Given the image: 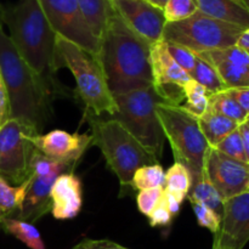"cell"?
<instances>
[{
    "label": "cell",
    "instance_id": "cell-4",
    "mask_svg": "<svg viewBox=\"0 0 249 249\" xmlns=\"http://www.w3.org/2000/svg\"><path fill=\"white\" fill-rule=\"evenodd\" d=\"M84 118L91 129L92 142L101 150L122 187L131 184L134 173L139 168L160 163L116 119L97 117L88 109Z\"/></svg>",
    "mask_w": 249,
    "mask_h": 249
},
{
    "label": "cell",
    "instance_id": "cell-20",
    "mask_svg": "<svg viewBox=\"0 0 249 249\" xmlns=\"http://www.w3.org/2000/svg\"><path fill=\"white\" fill-rule=\"evenodd\" d=\"M77 2L90 29L100 40L116 12L112 0H77Z\"/></svg>",
    "mask_w": 249,
    "mask_h": 249
},
{
    "label": "cell",
    "instance_id": "cell-35",
    "mask_svg": "<svg viewBox=\"0 0 249 249\" xmlns=\"http://www.w3.org/2000/svg\"><path fill=\"white\" fill-rule=\"evenodd\" d=\"M147 218L150 220V225L152 228H160V226L170 225V223L173 220V215L169 211V207H168L164 194H163L160 203L148 214Z\"/></svg>",
    "mask_w": 249,
    "mask_h": 249
},
{
    "label": "cell",
    "instance_id": "cell-42",
    "mask_svg": "<svg viewBox=\"0 0 249 249\" xmlns=\"http://www.w3.org/2000/svg\"><path fill=\"white\" fill-rule=\"evenodd\" d=\"M147 2H150V4H152L153 6L158 7V9L163 10V7L165 6V4H167L168 0H146Z\"/></svg>",
    "mask_w": 249,
    "mask_h": 249
},
{
    "label": "cell",
    "instance_id": "cell-36",
    "mask_svg": "<svg viewBox=\"0 0 249 249\" xmlns=\"http://www.w3.org/2000/svg\"><path fill=\"white\" fill-rule=\"evenodd\" d=\"M72 249H129L109 240H91L84 238Z\"/></svg>",
    "mask_w": 249,
    "mask_h": 249
},
{
    "label": "cell",
    "instance_id": "cell-46",
    "mask_svg": "<svg viewBox=\"0 0 249 249\" xmlns=\"http://www.w3.org/2000/svg\"><path fill=\"white\" fill-rule=\"evenodd\" d=\"M247 122H249V116H248V121Z\"/></svg>",
    "mask_w": 249,
    "mask_h": 249
},
{
    "label": "cell",
    "instance_id": "cell-43",
    "mask_svg": "<svg viewBox=\"0 0 249 249\" xmlns=\"http://www.w3.org/2000/svg\"><path fill=\"white\" fill-rule=\"evenodd\" d=\"M240 1L242 2L243 6H245L246 9L248 10V12H249V0H240Z\"/></svg>",
    "mask_w": 249,
    "mask_h": 249
},
{
    "label": "cell",
    "instance_id": "cell-5",
    "mask_svg": "<svg viewBox=\"0 0 249 249\" xmlns=\"http://www.w3.org/2000/svg\"><path fill=\"white\" fill-rule=\"evenodd\" d=\"M56 50L60 60L72 72L77 94L88 111L97 117H113L118 112V107L99 60L58 36H56Z\"/></svg>",
    "mask_w": 249,
    "mask_h": 249
},
{
    "label": "cell",
    "instance_id": "cell-3",
    "mask_svg": "<svg viewBox=\"0 0 249 249\" xmlns=\"http://www.w3.org/2000/svg\"><path fill=\"white\" fill-rule=\"evenodd\" d=\"M2 23L24 62L49 84L57 70L56 33L51 28L39 0H19L14 6L2 7ZM61 61V60H60Z\"/></svg>",
    "mask_w": 249,
    "mask_h": 249
},
{
    "label": "cell",
    "instance_id": "cell-1",
    "mask_svg": "<svg viewBox=\"0 0 249 249\" xmlns=\"http://www.w3.org/2000/svg\"><path fill=\"white\" fill-rule=\"evenodd\" d=\"M150 46L114 12L100 39L99 53V62L113 96L152 87Z\"/></svg>",
    "mask_w": 249,
    "mask_h": 249
},
{
    "label": "cell",
    "instance_id": "cell-27",
    "mask_svg": "<svg viewBox=\"0 0 249 249\" xmlns=\"http://www.w3.org/2000/svg\"><path fill=\"white\" fill-rule=\"evenodd\" d=\"M191 189V175L186 167L175 162L165 173L164 190L175 197L180 204L189 195Z\"/></svg>",
    "mask_w": 249,
    "mask_h": 249
},
{
    "label": "cell",
    "instance_id": "cell-10",
    "mask_svg": "<svg viewBox=\"0 0 249 249\" xmlns=\"http://www.w3.org/2000/svg\"><path fill=\"white\" fill-rule=\"evenodd\" d=\"M56 36L75 44L99 60L100 40L85 21L77 0H39Z\"/></svg>",
    "mask_w": 249,
    "mask_h": 249
},
{
    "label": "cell",
    "instance_id": "cell-14",
    "mask_svg": "<svg viewBox=\"0 0 249 249\" xmlns=\"http://www.w3.org/2000/svg\"><path fill=\"white\" fill-rule=\"evenodd\" d=\"M36 150L53 160L77 164L78 160L92 142L91 135L71 134L65 130H53L32 138Z\"/></svg>",
    "mask_w": 249,
    "mask_h": 249
},
{
    "label": "cell",
    "instance_id": "cell-22",
    "mask_svg": "<svg viewBox=\"0 0 249 249\" xmlns=\"http://www.w3.org/2000/svg\"><path fill=\"white\" fill-rule=\"evenodd\" d=\"M32 179L33 175H29L21 185L12 186L0 178V214L2 218H16L18 215Z\"/></svg>",
    "mask_w": 249,
    "mask_h": 249
},
{
    "label": "cell",
    "instance_id": "cell-11",
    "mask_svg": "<svg viewBox=\"0 0 249 249\" xmlns=\"http://www.w3.org/2000/svg\"><path fill=\"white\" fill-rule=\"evenodd\" d=\"M204 173L225 202L249 191V164L228 157L209 147L204 162Z\"/></svg>",
    "mask_w": 249,
    "mask_h": 249
},
{
    "label": "cell",
    "instance_id": "cell-41",
    "mask_svg": "<svg viewBox=\"0 0 249 249\" xmlns=\"http://www.w3.org/2000/svg\"><path fill=\"white\" fill-rule=\"evenodd\" d=\"M236 46L249 53V28L245 29V31L241 33L240 38L237 39V43H236Z\"/></svg>",
    "mask_w": 249,
    "mask_h": 249
},
{
    "label": "cell",
    "instance_id": "cell-44",
    "mask_svg": "<svg viewBox=\"0 0 249 249\" xmlns=\"http://www.w3.org/2000/svg\"><path fill=\"white\" fill-rule=\"evenodd\" d=\"M2 21V7L0 6V22Z\"/></svg>",
    "mask_w": 249,
    "mask_h": 249
},
{
    "label": "cell",
    "instance_id": "cell-8",
    "mask_svg": "<svg viewBox=\"0 0 249 249\" xmlns=\"http://www.w3.org/2000/svg\"><path fill=\"white\" fill-rule=\"evenodd\" d=\"M243 31L242 27L197 11L189 18L165 24L163 40L180 44L195 53H202L235 46Z\"/></svg>",
    "mask_w": 249,
    "mask_h": 249
},
{
    "label": "cell",
    "instance_id": "cell-23",
    "mask_svg": "<svg viewBox=\"0 0 249 249\" xmlns=\"http://www.w3.org/2000/svg\"><path fill=\"white\" fill-rule=\"evenodd\" d=\"M187 198L190 202H197V203L208 207L221 218L224 211V201L215 187L209 181L204 170L201 177L191 181V189L187 195Z\"/></svg>",
    "mask_w": 249,
    "mask_h": 249
},
{
    "label": "cell",
    "instance_id": "cell-47",
    "mask_svg": "<svg viewBox=\"0 0 249 249\" xmlns=\"http://www.w3.org/2000/svg\"><path fill=\"white\" fill-rule=\"evenodd\" d=\"M212 249H215V248H214V247H212Z\"/></svg>",
    "mask_w": 249,
    "mask_h": 249
},
{
    "label": "cell",
    "instance_id": "cell-26",
    "mask_svg": "<svg viewBox=\"0 0 249 249\" xmlns=\"http://www.w3.org/2000/svg\"><path fill=\"white\" fill-rule=\"evenodd\" d=\"M190 78L201 84L207 90L209 96L226 90L225 84L223 83L215 68L208 61L198 55L196 57V65H195L194 71L190 73Z\"/></svg>",
    "mask_w": 249,
    "mask_h": 249
},
{
    "label": "cell",
    "instance_id": "cell-48",
    "mask_svg": "<svg viewBox=\"0 0 249 249\" xmlns=\"http://www.w3.org/2000/svg\"><path fill=\"white\" fill-rule=\"evenodd\" d=\"M237 1H240V0H237ZM240 2H241V1H240Z\"/></svg>",
    "mask_w": 249,
    "mask_h": 249
},
{
    "label": "cell",
    "instance_id": "cell-19",
    "mask_svg": "<svg viewBox=\"0 0 249 249\" xmlns=\"http://www.w3.org/2000/svg\"><path fill=\"white\" fill-rule=\"evenodd\" d=\"M197 9L202 14L228 22L235 26L249 28V12L237 0H195Z\"/></svg>",
    "mask_w": 249,
    "mask_h": 249
},
{
    "label": "cell",
    "instance_id": "cell-15",
    "mask_svg": "<svg viewBox=\"0 0 249 249\" xmlns=\"http://www.w3.org/2000/svg\"><path fill=\"white\" fill-rule=\"evenodd\" d=\"M216 70L226 90L249 89V53L237 46L197 53Z\"/></svg>",
    "mask_w": 249,
    "mask_h": 249
},
{
    "label": "cell",
    "instance_id": "cell-6",
    "mask_svg": "<svg viewBox=\"0 0 249 249\" xmlns=\"http://www.w3.org/2000/svg\"><path fill=\"white\" fill-rule=\"evenodd\" d=\"M114 100L118 112L109 118L118 121L142 147L160 162L165 138L158 121L156 107L160 104H167V101L153 85L116 95Z\"/></svg>",
    "mask_w": 249,
    "mask_h": 249
},
{
    "label": "cell",
    "instance_id": "cell-2",
    "mask_svg": "<svg viewBox=\"0 0 249 249\" xmlns=\"http://www.w3.org/2000/svg\"><path fill=\"white\" fill-rule=\"evenodd\" d=\"M0 72L10 101V118L27 124L38 134L50 116L49 84L26 62L0 22Z\"/></svg>",
    "mask_w": 249,
    "mask_h": 249
},
{
    "label": "cell",
    "instance_id": "cell-13",
    "mask_svg": "<svg viewBox=\"0 0 249 249\" xmlns=\"http://www.w3.org/2000/svg\"><path fill=\"white\" fill-rule=\"evenodd\" d=\"M249 242V191L224 202L220 228L214 235L216 249H243Z\"/></svg>",
    "mask_w": 249,
    "mask_h": 249
},
{
    "label": "cell",
    "instance_id": "cell-32",
    "mask_svg": "<svg viewBox=\"0 0 249 249\" xmlns=\"http://www.w3.org/2000/svg\"><path fill=\"white\" fill-rule=\"evenodd\" d=\"M165 43H167L168 51L172 55L173 60L190 75V73L194 71L195 65H196V53L190 49L180 45V44L170 43V41H165Z\"/></svg>",
    "mask_w": 249,
    "mask_h": 249
},
{
    "label": "cell",
    "instance_id": "cell-16",
    "mask_svg": "<svg viewBox=\"0 0 249 249\" xmlns=\"http://www.w3.org/2000/svg\"><path fill=\"white\" fill-rule=\"evenodd\" d=\"M83 206L82 182L73 172L58 175L51 189V214L57 220L73 219Z\"/></svg>",
    "mask_w": 249,
    "mask_h": 249
},
{
    "label": "cell",
    "instance_id": "cell-50",
    "mask_svg": "<svg viewBox=\"0 0 249 249\" xmlns=\"http://www.w3.org/2000/svg\"><path fill=\"white\" fill-rule=\"evenodd\" d=\"M215 249H216V248H215Z\"/></svg>",
    "mask_w": 249,
    "mask_h": 249
},
{
    "label": "cell",
    "instance_id": "cell-38",
    "mask_svg": "<svg viewBox=\"0 0 249 249\" xmlns=\"http://www.w3.org/2000/svg\"><path fill=\"white\" fill-rule=\"evenodd\" d=\"M236 101L241 105L243 109L248 113L249 116V89H237V90H229Z\"/></svg>",
    "mask_w": 249,
    "mask_h": 249
},
{
    "label": "cell",
    "instance_id": "cell-30",
    "mask_svg": "<svg viewBox=\"0 0 249 249\" xmlns=\"http://www.w3.org/2000/svg\"><path fill=\"white\" fill-rule=\"evenodd\" d=\"M197 11L198 9L195 0H168L163 7V15L167 23L189 18Z\"/></svg>",
    "mask_w": 249,
    "mask_h": 249
},
{
    "label": "cell",
    "instance_id": "cell-45",
    "mask_svg": "<svg viewBox=\"0 0 249 249\" xmlns=\"http://www.w3.org/2000/svg\"><path fill=\"white\" fill-rule=\"evenodd\" d=\"M2 218V216H1V214H0V219H1Z\"/></svg>",
    "mask_w": 249,
    "mask_h": 249
},
{
    "label": "cell",
    "instance_id": "cell-24",
    "mask_svg": "<svg viewBox=\"0 0 249 249\" xmlns=\"http://www.w3.org/2000/svg\"><path fill=\"white\" fill-rule=\"evenodd\" d=\"M0 229L10 233L31 249H46L40 232L33 224L17 218H1Z\"/></svg>",
    "mask_w": 249,
    "mask_h": 249
},
{
    "label": "cell",
    "instance_id": "cell-25",
    "mask_svg": "<svg viewBox=\"0 0 249 249\" xmlns=\"http://www.w3.org/2000/svg\"><path fill=\"white\" fill-rule=\"evenodd\" d=\"M208 107L237 124H243L248 121V113L241 107L229 90L211 95Z\"/></svg>",
    "mask_w": 249,
    "mask_h": 249
},
{
    "label": "cell",
    "instance_id": "cell-9",
    "mask_svg": "<svg viewBox=\"0 0 249 249\" xmlns=\"http://www.w3.org/2000/svg\"><path fill=\"white\" fill-rule=\"evenodd\" d=\"M39 135L27 124L10 118L0 126V178L15 186L21 185L29 173V163L36 147L32 138Z\"/></svg>",
    "mask_w": 249,
    "mask_h": 249
},
{
    "label": "cell",
    "instance_id": "cell-7",
    "mask_svg": "<svg viewBox=\"0 0 249 249\" xmlns=\"http://www.w3.org/2000/svg\"><path fill=\"white\" fill-rule=\"evenodd\" d=\"M156 112L175 162L186 167L191 181L201 177L211 146L199 129L198 117L190 113L182 106L168 104L157 105Z\"/></svg>",
    "mask_w": 249,
    "mask_h": 249
},
{
    "label": "cell",
    "instance_id": "cell-28",
    "mask_svg": "<svg viewBox=\"0 0 249 249\" xmlns=\"http://www.w3.org/2000/svg\"><path fill=\"white\" fill-rule=\"evenodd\" d=\"M182 92L186 102L181 106L190 113L196 117H201L208 109L209 94L201 84L195 82L194 79H190L182 85Z\"/></svg>",
    "mask_w": 249,
    "mask_h": 249
},
{
    "label": "cell",
    "instance_id": "cell-49",
    "mask_svg": "<svg viewBox=\"0 0 249 249\" xmlns=\"http://www.w3.org/2000/svg\"><path fill=\"white\" fill-rule=\"evenodd\" d=\"M248 123H249V122H248Z\"/></svg>",
    "mask_w": 249,
    "mask_h": 249
},
{
    "label": "cell",
    "instance_id": "cell-37",
    "mask_svg": "<svg viewBox=\"0 0 249 249\" xmlns=\"http://www.w3.org/2000/svg\"><path fill=\"white\" fill-rule=\"evenodd\" d=\"M10 119V101L6 85L0 72V126Z\"/></svg>",
    "mask_w": 249,
    "mask_h": 249
},
{
    "label": "cell",
    "instance_id": "cell-21",
    "mask_svg": "<svg viewBox=\"0 0 249 249\" xmlns=\"http://www.w3.org/2000/svg\"><path fill=\"white\" fill-rule=\"evenodd\" d=\"M198 125L209 146L215 147L226 136L235 131L240 124L216 113L208 107V109L198 117Z\"/></svg>",
    "mask_w": 249,
    "mask_h": 249
},
{
    "label": "cell",
    "instance_id": "cell-40",
    "mask_svg": "<svg viewBox=\"0 0 249 249\" xmlns=\"http://www.w3.org/2000/svg\"><path fill=\"white\" fill-rule=\"evenodd\" d=\"M164 196H165V199H167V203H168V207H169L170 213H172L173 218H174V216L179 213L180 206H181V204L175 199V197L173 196V195H170L169 192H167L165 190H164Z\"/></svg>",
    "mask_w": 249,
    "mask_h": 249
},
{
    "label": "cell",
    "instance_id": "cell-39",
    "mask_svg": "<svg viewBox=\"0 0 249 249\" xmlns=\"http://www.w3.org/2000/svg\"><path fill=\"white\" fill-rule=\"evenodd\" d=\"M238 130H240L241 138H242L246 158H247V162L249 164V123L248 122H246V123H243V124H240V126H238Z\"/></svg>",
    "mask_w": 249,
    "mask_h": 249
},
{
    "label": "cell",
    "instance_id": "cell-12",
    "mask_svg": "<svg viewBox=\"0 0 249 249\" xmlns=\"http://www.w3.org/2000/svg\"><path fill=\"white\" fill-rule=\"evenodd\" d=\"M112 4L124 23L148 45L163 40L167 24L163 10L146 0H112Z\"/></svg>",
    "mask_w": 249,
    "mask_h": 249
},
{
    "label": "cell",
    "instance_id": "cell-33",
    "mask_svg": "<svg viewBox=\"0 0 249 249\" xmlns=\"http://www.w3.org/2000/svg\"><path fill=\"white\" fill-rule=\"evenodd\" d=\"M190 203H191L195 214H196L198 225L201 228L208 229L211 232L215 235L220 228V215H218L215 212L201 203H197V202H190Z\"/></svg>",
    "mask_w": 249,
    "mask_h": 249
},
{
    "label": "cell",
    "instance_id": "cell-17",
    "mask_svg": "<svg viewBox=\"0 0 249 249\" xmlns=\"http://www.w3.org/2000/svg\"><path fill=\"white\" fill-rule=\"evenodd\" d=\"M150 65L153 87L157 90L169 87L182 88L185 83L191 79L173 60L164 40L157 41L150 46Z\"/></svg>",
    "mask_w": 249,
    "mask_h": 249
},
{
    "label": "cell",
    "instance_id": "cell-18",
    "mask_svg": "<svg viewBox=\"0 0 249 249\" xmlns=\"http://www.w3.org/2000/svg\"><path fill=\"white\" fill-rule=\"evenodd\" d=\"M57 177L58 174L44 178L33 177L28 189H27L21 211L16 216L17 219L33 224L43 218L45 214L50 213L51 189H53V185Z\"/></svg>",
    "mask_w": 249,
    "mask_h": 249
},
{
    "label": "cell",
    "instance_id": "cell-34",
    "mask_svg": "<svg viewBox=\"0 0 249 249\" xmlns=\"http://www.w3.org/2000/svg\"><path fill=\"white\" fill-rule=\"evenodd\" d=\"M163 194H164V187L142 190V191L139 192L138 197H136V203H138L139 211L143 215L147 216L155 209V207L160 203Z\"/></svg>",
    "mask_w": 249,
    "mask_h": 249
},
{
    "label": "cell",
    "instance_id": "cell-31",
    "mask_svg": "<svg viewBox=\"0 0 249 249\" xmlns=\"http://www.w3.org/2000/svg\"><path fill=\"white\" fill-rule=\"evenodd\" d=\"M215 150H218L219 152L224 153L228 157L233 158L236 160H240V162L248 163L247 158H246L245 148H243V142L242 138H241V134L238 128L235 131L230 134V135L226 136L221 142H219L215 146Z\"/></svg>",
    "mask_w": 249,
    "mask_h": 249
},
{
    "label": "cell",
    "instance_id": "cell-29",
    "mask_svg": "<svg viewBox=\"0 0 249 249\" xmlns=\"http://www.w3.org/2000/svg\"><path fill=\"white\" fill-rule=\"evenodd\" d=\"M131 187L142 191V190L156 189V187L165 186V172L162 165L152 164L141 167L134 173L131 179Z\"/></svg>",
    "mask_w": 249,
    "mask_h": 249
}]
</instances>
